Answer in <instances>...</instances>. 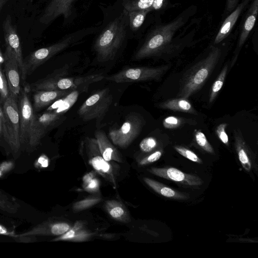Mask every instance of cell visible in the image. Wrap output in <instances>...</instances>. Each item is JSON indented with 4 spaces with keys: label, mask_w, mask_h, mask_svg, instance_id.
Masks as SVG:
<instances>
[{
    "label": "cell",
    "mask_w": 258,
    "mask_h": 258,
    "mask_svg": "<svg viewBox=\"0 0 258 258\" xmlns=\"http://www.w3.org/2000/svg\"><path fill=\"white\" fill-rule=\"evenodd\" d=\"M197 11L195 5L184 10L172 21L166 23L153 24L144 34L133 58L141 60L151 57L161 56L181 50L194 37L196 27L186 32L194 23L193 20L183 30L177 32L185 25Z\"/></svg>",
    "instance_id": "cell-1"
},
{
    "label": "cell",
    "mask_w": 258,
    "mask_h": 258,
    "mask_svg": "<svg viewBox=\"0 0 258 258\" xmlns=\"http://www.w3.org/2000/svg\"><path fill=\"white\" fill-rule=\"evenodd\" d=\"M103 19L93 44L99 62L113 60L131 39L128 15L119 0L113 5H100Z\"/></svg>",
    "instance_id": "cell-2"
},
{
    "label": "cell",
    "mask_w": 258,
    "mask_h": 258,
    "mask_svg": "<svg viewBox=\"0 0 258 258\" xmlns=\"http://www.w3.org/2000/svg\"><path fill=\"white\" fill-rule=\"evenodd\" d=\"M100 25L83 28L66 35L57 42L31 52L24 59V74L30 75L38 67L64 49L82 42L87 37L96 34Z\"/></svg>",
    "instance_id": "cell-3"
},
{
    "label": "cell",
    "mask_w": 258,
    "mask_h": 258,
    "mask_svg": "<svg viewBox=\"0 0 258 258\" xmlns=\"http://www.w3.org/2000/svg\"><path fill=\"white\" fill-rule=\"evenodd\" d=\"M222 53L221 47L211 45L208 54L183 76L177 96L188 99L199 90L211 75Z\"/></svg>",
    "instance_id": "cell-4"
},
{
    "label": "cell",
    "mask_w": 258,
    "mask_h": 258,
    "mask_svg": "<svg viewBox=\"0 0 258 258\" xmlns=\"http://www.w3.org/2000/svg\"><path fill=\"white\" fill-rule=\"evenodd\" d=\"M99 74L90 75L84 77L63 78L54 72L44 79L35 83L28 84L30 92L41 90H74L103 79Z\"/></svg>",
    "instance_id": "cell-5"
},
{
    "label": "cell",
    "mask_w": 258,
    "mask_h": 258,
    "mask_svg": "<svg viewBox=\"0 0 258 258\" xmlns=\"http://www.w3.org/2000/svg\"><path fill=\"white\" fill-rule=\"evenodd\" d=\"M81 149L86 154L89 164L95 171L115 188V170L112 164L103 158L96 139L86 137L82 142Z\"/></svg>",
    "instance_id": "cell-6"
},
{
    "label": "cell",
    "mask_w": 258,
    "mask_h": 258,
    "mask_svg": "<svg viewBox=\"0 0 258 258\" xmlns=\"http://www.w3.org/2000/svg\"><path fill=\"white\" fill-rule=\"evenodd\" d=\"M112 101L108 88L100 90L82 104L78 110L79 116L84 121L96 119L98 124L105 115Z\"/></svg>",
    "instance_id": "cell-7"
},
{
    "label": "cell",
    "mask_w": 258,
    "mask_h": 258,
    "mask_svg": "<svg viewBox=\"0 0 258 258\" xmlns=\"http://www.w3.org/2000/svg\"><path fill=\"white\" fill-rule=\"evenodd\" d=\"M170 68L169 64L154 68L146 67L127 68L106 78V79L117 83L158 81Z\"/></svg>",
    "instance_id": "cell-8"
},
{
    "label": "cell",
    "mask_w": 258,
    "mask_h": 258,
    "mask_svg": "<svg viewBox=\"0 0 258 258\" xmlns=\"http://www.w3.org/2000/svg\"><path fill=\"white\" fill-rule=\"evenodd\" d=\"M77 0H50L39 18L43 25L51 23L59 16L62 17L63 26L71 24L77 16L74 4Z\"/></svg>",
    "instance_id": "cell-9"
},
{
    "label": "cell",
    "mask_w": 258,
    "mask_h": 258,
    "mask_svg": "<svg viewBox=\"0 0 258 258\" xmlns=\"http://www.w3.org/2000/svg\"><path fill=\"white\" fill-rule=\"evenodd\" d=\"M143 124L141 116L136 113L130 114L119 128L109 131V137L114 145L126 148L139 136Z\"/></svg>",
    "instance_id": "cell-10"
},
{
    "label": "cell",
    "mask_w": 258,
    "mask_h": 258,
    "mask_svg": "<svg viewBox=\"0 0 258 258\" xmlns=\"http://www.w3.org/2000/svg\"><path fill=\"white\" fill-rule=\"evenodd\" d=\"M62 120V114L53 111L35 114L29 134V143L32 145L38 144L41 139L49 131L57 126Z\"/></svg>",
    "instance_id": "cell-11"
},
{
    "label": "cell",
    "mask_w": 258,
    "mask_h": 258,
    "mask_svg": "<svg viewBox=\"0 0 258 258\" xmlns=\"http://www.w3.org/2000/svg\"><path fill=\"white\" fill-rule=\"evenodd\" d=\"M3 29L6 43L5 52L10 54L15 58L20 70L21 78L24 80L26 77L20 40L17 29L9 15L7 16L3 23Z\"/></svg>",
    "instance_id": "cell-12"
},
{
    "label": "cell",
    "mask_w": 258,
    "mask_h": 258,
    "mask_svg": "<svg viewBox=\"0 0 258 258\" xmlns=\"http://www.w3.org/2000/svg\"><path fill=\"white\" fill-rule=\"evenodd\" d=\"M3 103L9 143L12 148L16 149L20 144L19 110L17 100L10 95Z\"/></svg>",
    "instance_id": "cell-13"
},
{
    "label": "cell",
    "mask_w": 258,
    "mask_h": 258,
    "mask_svg": "<svg viewBox=\"0 0 258 258\" xmlns=\"http://www.w3.org/2000/svg\"><path fill=\"white\" fill-rule=\"evenodd\" d=\"M30 92L28 84L25 86L20 95L19 103L20 118V142L23 143L28 141L31 126L34 116L33 106L30 100Z\"/></svg>",
    "instance_id": "cell-14"
},
{
    "label": "cell",
    "mask_w": 258,
    "mask_h": 258,
    "mask_svg": "<svg viewBox=\"0 0 258 258\" xmlns=\"http://www.w3.org/2000/svg\"><path fill=\"white\" fill-rule=\"evenodd\" d=\"M131 38H140L146 29L158 17L150 10H142L127 11Z\"/></svg>",
    "instance_id": "cell-15"
},
{
    "label": "cell",
    "mask_w": 258,
    "mask_h": 258,
    "mask_svg": "<svg viewBox=\"0 0 258 258\" xmlns=\"http://www.w3.org/2000/svg\"><path fill=\"white\" fill-rule=\"evenodd\" d=\"M148 171L160 177L190 186H199L204 183L199 176L187 174L174 167H153Z\"/></svg>",
    "instance_id": "cell-16"
},
{
    "label": "cell",
    "mask_w": 258,
    "mask_h": 258,
    "mask_svg": "<svg viewBox=\"0 0 258 258\" xmlns=\"http://www.w3.org/2000/svg\"><path fill=\"white\" fill-rule=\"evenodd\" d=\"M127 11L148 10L158 17L174 5L171 0H119Z\"/></svg>",
    "instance_id": "cell-17"
},
{
    "label": "cell",
    "mask_w": 258,
    "mask_h": 258,
    "mask_svg": "<svg viewBox=\"0 0 258 258\" xmlns=\"http://www.w3.org/2000/svg\"><path fill=\"white\" fill-rule=\"evenodd\" d=\"M4 65L10 95L17 100L20 95V72L17 61L10 54L5 52Z\"/></svg>",
    "instance_id": "cell-18"
},
{
    "label": "cell",
    "mask_w": 258,
    "mask_h": 258,
    "mask_svg": "<svg viewBox=\"0 0 258 258\" xmlns=\"http://www.w3.org/2000/svg\"><path fill=\"white\" fill-rule=\"evenodd\" d=\"M257 14L258 0H253L247 11L240 29L237 45L234 51V55L232 59V63H234L236 60L241 49L252 30L255 23Z\"/></svg>",
    "instance_id": "cell-19"
},
{
    "label": "cell",
    "mask_w": 258,
    "mask_h": 258,
    "mask_svg": "<svg viewBox=\"0 0 258 258\" xmlns=\"http://www.w3.org/2000/svg\"><path fill=\"white\" fill-rule=\"evenodd\" d=\"M250 1L243 0L226 16L215 36L213 42L214 44L220 43L230 35L237 21Z\"/></svg>",
    "instance_id": "cell-20"
},
{
    "label": "cell",
    "mask_w": 258,
    "mask_h": 258,
    "mask_svg": "<svg viewBox=\"0 0 258 258\" xmlns=\"http://www.w3.org/2000/svg\"><path fill=\"white\" fill-rule=\"evenodd\" d=\"M73 90H41L34 92L33 105L34 111H40L68 95Z\"/></svg>",
    "instance_id": "cell-21"
},
{
    "label": "cell",
    "mask_w": 258,
    "mask_h": 258,
    "mask_svg": "<svg viewBox=\"0 0 258 258\" xmlns=\"http://www.w3.org/2000/svg\"><path fill=\"white\" fill-rule=\"evenodd\" d=\"M95 136L100 153L106 161L123 162L120 153L111 143L103 131H97L95 133Z\"/></svg>",
    "instance_id": "cell-22"
},
{
    "label": "cell",
    "mask_w": 258,
    "mask_h": 258,
    "mask_svg": "<svg viewBox=\"0 0 258 258\" xmlns=\"http://www.w3.org/2000/svg\"><path fill=\"white\" fill-rule=\"evenodd\" d=\"M94 235L87 228L82 221H77L74 226L63 234L54 239V241L84 242L89 240Z\"/></svg>",
    "instance_id": "cell-23"
},
{
    "label": "cell",
    "mask_w": 258,
    "mask_h": 258,
    "mask_svg": "<svg viewBox=\"0 0 258 258\" xmlns=\"http://www.w3.org/2000/svg\"><path fill=\"white\" fill-rule=\"evenodd\" d=\"M234 145L239 162L246 171H250L252 166L251 154L239 130L234 131Z\"/></svg>",
    "instance_id": "cell-24"
},
{
    "label": "cell",
    "mask_w": 258,
    "mask_h": 258,
    "mask_svg": "<svg viewBox=\"0 0 258 258\" xmlns=\"http://www.w3.org/2000/svg\"><path fill=\"white\" fill-rule=\"evenodd\" d=\"M86 88L78 90V88L73 90L68 95L54 102L47 109L46 111H53L58 114H63L76 102L80 91L86 90Z\"/></svg>",
    "instance_id": "cell-25"
},
{
    "label": "cell",
    "mask_w": 258,
    "mask_h": 258,
    "mask_svg": "<svg viewBox=\"0 0 258 258\" xmlns=\"http://www.w3.org/2000/svg\"><path fill=\"white\" fill-rule=\"evenodd\" d=\"M144 181L155 192L166 198L175 200L188 199V197L186 195L151 178L145 177Z\"/></svg>",
    "instance_id": "cell-26"
},
{
    "label": "cell",
    "mask_w": 258,
    "mask_h": 258,
    "mask_svg": "<svg viewBox=\"0 0 258 258\" xmlns=\"http://www.w3.org/2000/svg\"><path fill=\"white\" fill-rule=\"evenodd\" d=\"M159 107L162 109H169L190 114H197V111L187 98L180 97L168 99L160 103Z\"/></svg>",
    "instance_id": "cell-27"
},
{
    "label": "cell",
    "mask_w": 258,
    "mask_h": 258,
    "mask_svg": "<svg viewBox=\"0 0 258 258\" xmlns=\"http://www.w3.org/2000/svg\"><path fill=\"white\" fill-rule=\"evenodd\" d=\"M105 207L113 219L121 222H127L130 220L129 213L126 208L120 202L114 200L106 201Z\"/></svg>",
    "instance_id": "cell-28"
},
{
    "label": "cell",
    "mask_w": 258,
    "mask_h": 258,
    "mask_svg": "<svg viewBox=\"0 0 258 258\" xmlns=\"http://www.w3.org/2000/svg\"><path fill=\"white\" fill-rule=\"evenodd\" d=\"M83 188L84 190L90 193L99 191L100 182L93 172L86 173L83 177Z\"/></svg>",
    "instance_id": "cell-29"
},
{
    "label": "cell",
    "mask_w": 258,
    "mask_h": 258,
    "mask_svg": "<svg viewBox=\"0 0 258 258\" xmlns=\"http://www.w3.org/2000/svg\"><path fill=\"white\" fill-rule=\"evenodd\" d=\"M227 71L228 65L226 64L213 84L209 96V103H211L214 101L219 92L221 89L225 80Z\"/></svg>",
    "instance_id": "cell-30"
},
{
    "label": "cell",
    "mask_w": 258,
    "mask_h": 258,
    "mask_svg": "<svg viewBox=\"0 0 258 258\" xmlns=\"http://www.w3.org/2000/svg\"><path fill=\"white\" fill-rule=\"evenodd\" d=\"M101 200L100 197H91L79 201L73 204V212L76 213L87 209L98 204Z\"/></svg>",
    "instance_id": "cell-31"
},
{
    "label": "cell",
    "mask_w": 258,
    "mask_h": 258,
    "mask_svg": "<svg viewBox=\"0 0 258 258\" xmlns=\"http://www.w3.org/2000/svg\"><path fill=\"white\" fill-rule=\"evenodd\" d=\"M3 63L4 57L0 49V99L2 103L10 96L7 81L1 67Z\"/></svg>",
    "instance_id": "cell-32"
},
{
    "label": "cell",
    "mask_w": 258,
    "mask_h": 258,
    "mask_svg": "<svg viewBox=\"0 0 258 258\" xmlns=\"http://www.w3.org/2000/svg\"><path fill=\"white\" fill-rule=\"evenodd\" d=\"M195 140L197 144L203 150L210 154L214 153L213 148L202 131L198 130L195 132Z\"/></svg>",
    "instance_id": "cell-33"
},
{
    "label": "cell",
    "mask_w": 258,
    "mask_h": 258,
    "mask_svg": "<svg viewBox=\"0 0 258 258\" xmlns=\"http://www.w3.org/2000/svg\"><path fill=\"white\" fill-rule=\"evenodd\" d=\"M174 148L180 155L186 159L196 163H203L199 156L190 150L181 146H175Z\"/></svg>",
    "instance_id": "cell-34"
},
{
    "label": "cell",
    "mask_w": 258,
    "mask_h": 258,
    "mask_svg": "<svg viewBox=\"0 0 258 258\" xmlns=\"http://www.w3.org/2000/svg\"><path fill=\"white\" fill-rule=\"evenodd\" d=\"M158 146L157 140L152 137L143 139L139 144L141 150L145 153H149L153 151Z\"/></svg>",
    "instance_id": "cell-35"
},
{
    "label": "cell",
    "mask_w": 258,
    "mask_h": 258,
    "mask_svg": "<svg viewBox=\"0 0 258 258\" xmlns=\"http://www.w3.org/2000/svg\"><path fill=\"white\" fill-rule=\"evenodd\" d=\"M162 151L157 150L151 154L142 158L139 162L141 166H144L158 161L162 155Z\"/></svg>",
    "instance_id": "cell-36"
},
{
    "label": "cell",
    "mask_w": 258,
    "mask_h": 258,
    "mask_svg": "<svg viewBox=\"0 0 258 258\" xmlns=\"http://www.w3.org/2000/svg\"><path fill=\"white\" fill-rule=\"evenodd\" d=\"M182 123L181 118L173 116L167 117L163 121V126L167 128H177L180 126Z\"/></svg>",
    "instance_id": "cell-37"
},
{
    "label": "cell",
    "mask_w": 258,
    "mask_h": 258,
    "mask_svg": "<svg viewBox=\"0 0 258 258\" xmlns=\"http://www.w3.org/2000/svg\"><path fill=\"white\" fill-rule=\"evenodd\" d=\"M2 102L0 99V139L3 137L4 139L9 143V137L7 132L5 118L3 111V107L1 105Z\"/></svg>",
    "instance_id": "cell-38"
},
{
    "label": "cell",
    "mask_w": 258,
    "mask_h": 258,
    "mask_svg": "<svg viewBox=\"0 0 258 258\" xmlns=\"http://www.w3.org/2000/svg\"><path fill=\"white\" fill-rule=\"evenodd\" d=\"M226 126L225 123L219 124L216 128V133L220 141L225 145H228L229 138L226 131Z\"/></svg>",
    "instance_id": "cell-39"
},
{
    "label": "cell",
    "mask_w": 258,
    "mask_h": 258,
    "mask_svg": "<svg viewBox=\"0 0 258 258\" xmlns=\"http://www.w3.org/2000/svg\"><path fill=\"white\" fill-rule=\"evenodd\" d=\"M239 0H226L223 18L228 15L237 6Z\"/></svg>",
    "instance_id": "cell-40"
},
{
    "label": "cell",
    "mask_w": 258,
    "mask_h": 258,
    "mask_svg": "<svg viewBox=\"0 0 258 258\" xmlns=\"http://www.w3.org/2000/svg\"><path fill=\"white\" fill-rule=\"evenodd\" d=\"M38 163H39L42 167H47L48 166V158L45 155H42L38 159Z\"/></svg>",
    "instance_id": "cell-41"
},
{
    "label": "cell",
    "mask_w": 258,
    "mask_h": 258,
    "mask_svg": "<svg viewBox=\"0 0 258 258\" xmlns=\"http://www.w3.org/2000/svg\"><path fill=\"white\" fill-rule=\"evenodd\" d=\"M10 0H0V12Z\"/></svg>",
    "instance_id": "cell-42"
},
{
    "label": "cell",
    "mask_w": 258,
    "mask_h": 258,
    "mask_svg": "<svg viewBox=\"0 0 258 258\" xmlns=\"http://www.w3.org/2000/svg\"><path fill=\"white\" fill-rule=\"evenodd\" d=\"M7 233V230L5 227L0 225V234H5Z\"/></svg>",
    "instance_id": "cell-43"
},
{
    "label": "cell",
    "mask_w": 258,
    "mask_h": 258,
    "mask_svg": "<svg viewBox=\"0 0 258 258\" xmlns=\"http://www.w3.org/2000/svg\"><path fill=\"white\" fill-rule=\"evenodd\" d=\"M1 171H0V175H1Z\"/></svg>",
    "instance_id": "cell-44"
}]
</instances>
